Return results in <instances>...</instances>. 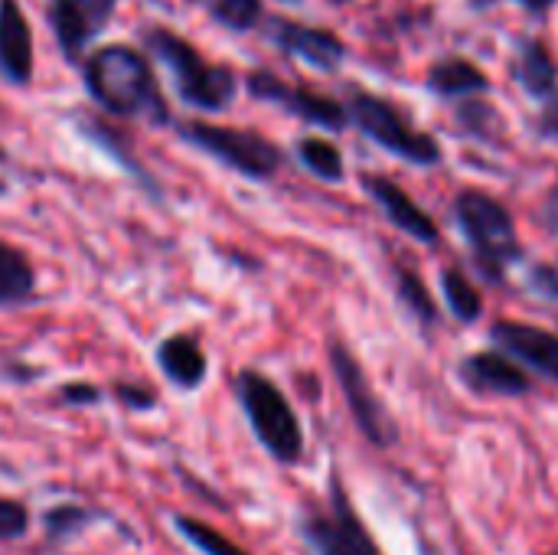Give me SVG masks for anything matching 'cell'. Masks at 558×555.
<instances>
[{"label": "cell", "mask_w": 558, "mask_h": 555, "mask_svg": "<svg viewBox=\"0 0 558 555\" xmlns=\"http://www.w3.org/2000/svg\"><path fill=\"white\" fill-rule=\"evenodd\" d=\"M85 88L88 95L111 114L121 118H150L167 121V108L160 98V85L154 79V69L147 56L124 43H111L95 49L85 65Z\"/></svg>", "instance_id": "6da1fadb"}, {"label": "cell", "mask_w": 558, "mask_h": 555, "mask_svg": "<svg viewBox=\"0 0 558 555\" xmlns=\"http://www.w3.org/2000/svg\"><path fill=\"white\" fill-rule=\"evenodd\" d=\"M147 49L170 69L177 92L186 105L203 111H222L235 98V72L222 62H203L196 46L177 36L173 29H147Z\"/></svg>", "instance_id": "7a4b0ae2"}, {"label": "cell", "mask_w": 558, "mask_h": 555, "mask_svg": "<svg viewBox=\"0 0 558 555\" xmlns=\"http://www.w3.org/2000/svg\"><path fill=\"white\" fill-rule=\"evenodd\" d=\"M235 399L262 448L281 464H298L304 455V429L284 393L268 376L242 370L235 376Z\"/></svg>", "instance_id": "3957f363"}, {"label": "cell", "mask_w": 558, "mask_h": 555, "mask_svg": "<svg viewBox=\"0 0 558 555\" xmlns=\"http://www.w3.org/2000/svg\"><path fill=\"white\" fill-rule=\"evenodd\" d=\"M180 137L193 144L196 150L216 157L219 164L232 167L242 177L252 180H268L281 167V150L275 141H268L258 131H242V128H219L206 121H186L180 124Z\"/></svg>", "instance_id": "277c9868"}, {"label": "cell", "mask_w": 558, "mask_h": 555, "mask_svg": "<svg viewBox=\"0 0 558 555\" xmlns=\"http://www.w3.org/2000/svg\"><path fill=\"white\" fill-rule=\"evenodd\" d=\"M458 219L481 258V268H487L490 275H497L500 265H507L520 255L513 219L497 200L468 190L458 196Z\"/></svg>", "instance_id": "5b68a950"}, {"label": "cell", "mask_w": 558, "mask_h": 555, "mask_svg": "<svg viewBox=\"0 0 558 555\" xmlns=\"http://www.w3.org/2000/svg\"><path fill=\"white\" fill-rule=\"evenodd\" d=\"M350 114L386 150H392L412 164H438V157H441L438 141L415 131L389 101H383L369 92H353L350 95Z\"/></svg>", "instance_id": "8992f818"}, {"label": "cell", "mask_w": 558, "mask_h": 555, "mask_svg": "<svg viewBox=\"0 0 558 555\" xmlns=\"http://www.w3.org/2000/svg\"><path fill=\"white\" fill-rule=\"evenodd\" d=\"M301 536L317 555H383L376 550L373 536L366 533V527L360 523L340 481H333L330 510L307 514L301 520Z\"/></svg>", "instance_id": "52a82bcc"}, {"label": "cell", "mask_w": 558, "mask_h": 555, "mask_svg": "<svg viewBox=\"0 0 558 555\" xmlns=\"http://www.w3.org/2000/svg\"><path fill=\"white\" fill-rule=\"evenodd\" d=\"M121 0H49V23L69 62H78L98 33L111 23Z\"/></svg>", "instance_id": "ba28073f"}, {"label": "cell", "mask_w": 558, "mask_h": 555, "mask_svg": "<svg viewBox=\"0 0 558 555\" xmlns=\"http://www.w3.org/2000/svg\"><path fill=\"white\" fill-rule=\"evenodd\" d=\"M330 363H333V373H337V379H340V389H343V396H347V406H350V412H353L360 432H363L373 445H389V442L396 438V429H392L386 409L379 406V399L373 396V389H369V383H366L360 363H356L340 343L330 347Z\"/></svg>", "instance_id": "9c48e42d"}, {"label": "cell", "mask_w": 558, "mask_h": 555, "mask_svg": "<svg viewBox=\"0 0 558 555\" xmlns=\"http://www.w3.org/2000/svg\"><path fill=\"white\" fill-rule=\"evenodd\" d=\"M248 92L262 101H278L284 111L311 121V124H320V128H343L347 124V108L337 105L333 98H324L317 92H307V88H291L288 82L275 79L271 72H252L248 75Z\"/></svg>", "instance_id": "30bf717a"}, {"label": "cell", "mask_w": 558, "mask_h": 555, "mask_svg": "<svg viewBox=\"0 0 558 555\" xmlns=\"http://www.w3.org/2000/svg\"><path fill=\"white\" fill-rule=\"evenodd\" d=\"M0 75L10 85L33 79V29L16 0H0Z\"/></svg>", "instance_id": "8fae6325"}, {"label": "cell", "mask_w": 558, "mask_h": 555, "mask_svg": "<svg viewBox=\"0 0 558 555\" xmlns=\"http://www.w3.org/2000/svg\"><path fill=\"white\" fill-rule=\"evenodd\" d=\"M275 39L284 52L311 62L314 69L333 72L343 62V43L340 36H333L330 29H314V26H301V23H284L275 20Z\"/></svg>", "instance_id": "7c38bea8"}, {"label": "cell", "mask_w": 558, "mask_h": 555, "mask_svg": "<svg viewBox=\"0 0 558 555\" xmlns=\"http://www.w3.org/2000/svg\"><path fill=\"white\" fill-rule=\"evenodd\" d=\"M494 340L510 350L513 357H520L523 363L536 366L539 373L558 379V337L539 330V327H530V324H497L494 327Z\"/></svg>", "instance_id": "4fadbf2b"}, {"label": "cell", "mask_w": 558, "mask_h": 555, "mask_svg": "<svg viewBox=\"0 0 558 555\" xmlns=\"http://www.w3.org/2000/svg\"><path fill=\"white\" fill-rule=\"evenodd\" d=\"M363 186H366V193L386 209V216L402 229V232H409L412 239H418V242H438V226L412 203V196H405L392 180H386V177H363Z\"/></svg>", "instance_id": "5bb4252c"}, {"label": "cell", "mask_w": 558, "mask_h": 555, "mask_svg": "<svg viewBox=\"0 0 558 555\" xmlns=\"http://www.w3.org/2000/svg\"><path fill=\"white\" fill-rule=\"evenodd\" d=\"M157 366L177 389H186V393L199 389L209 373L203 347L186 334H173L157 347Z\"/></svg>", "instance_id": "9a60e30c"}, {"label": "cell", "mask_w": 558, "mask_h": 555, "mask_svg": "<svg viewBox=\"0 0 558 555\" xmlns=\"http://www.w3.org/2000/svg\"><path fill=\"white\" fill-rule=\"evenodd\" d=\"M461 376L477 393H497V396H523L530 389V379L523 370H517L500 353H477L461 366Z\"/></svg>", "instance_id": "2e32d148"}, {"label": "cell", "mask_w": 558, "mask_h": 555, "mask_svg": "<svg viewBox=\"0 0 558 555\" xmlns=\"http://www.w3.org/2000/svg\"><path fill=\"white\" fill-rule=\"evenodd\" d=\"M33 285H36V275H33L29 258L20 249L0 242V307L23 304L33 294Z\"/></svg>", "instance_id": "e0dca14e"}, {"label": "cell", "mask_w": 558, "mask_h": 555, "mask_svg": "<svg viewBox=\"0 0 558 555\" xmlns=\"http://www.w3.org/2000/svg\"><path fill=\"white\" fill-rule=\"evenodd\" d=\"M428 85L441 95H468V92H484L487 75L468 59H445L432 69Z\"/></svg>", "instance_id": "ac0fdd59"}, {"label": "cell", "mask_w": 558, "mask_h": 555, "mask_svg": "<svg viewBox=\"0 0 558 555\" xmlns=\"http://www.w3.org/2000/svg\"><path fill=\"white\" fill-rule=\"evenodd\" d=\"M173 530L203 555H248L242 546H235L232 540H226L216 527L203 523V520H193V517H173Z\"/></svg>", "instance_id": "d6986e66"}, {"label": "cell", "mask_w": 558, "mask_h": 555, "mask_svg": "<svg viewBox=\"0 0 558 555\" xmlns=\"http://www.w3.org/2000/svg\"><path fill=\"white\" fill-rule=\"evenodd\" d=\"M298 157L320 180H330V183L343 180V157H340V150L330 141H324V137H304L298 144Z\"/></svg>", "instance_id": "ffe728a7"}, {"label": "cell", "mask_w": 558, "mask_h": 555, "mask_svg": "<svg viewBox=\"0 0 558 555\" xmlns=\"http://www.w3.org/2000/svg\"><path fill=\"white\" fill-rule=\"evenodd\" d=\"M95 520H98L95 510H85V507H75V504L52 507V510H46V517H43L49 543H62V540L75 536V533H82L85 527H92Z\"/></svg>", "instance_id": "44dd1931"}, {"label": "cell", "mask_w": 558, "mask_h": 555, "mask_svg": "<svg viewBox=\"0 0 558 555\" xmlns=\"http://www.w3.org/2000/svg\"><path fill=\"white\" fill-rule=\"evenodd\" d=\"M520 79L526 85V92L533 95H546L556 82V65L546 52L543 43H530L526 52H523V62H520Z\"/></svg>", "instance_id": "7402d4cb"}, {"label": "cell", "mask_w": 558, "mask_h": 555, "mask_svg": "<svg viewBox=\"0 0 558 555\" xmlns=\"http://www.w3.org/2000/svg\"><path fill=\"white\" fill-rule=\"evenodd\" d=\"M209 13L232 33H245L262 20V0H209Z\"/></svg>", "instance_id": "603a6c76"}, {"label": "cell", "mask_w": 558, "mask_h": 555, "mask_svg": "<svg viewBox=\"0 0 558 555\" xmlns=\"http://www.w3.org/2000/svg\"><path fill=\"white\" fill-rule=\"evenodd\" d=\"M445 294H448L451 311L461 321H477V314H481V294L471 288V281L461 272H454V268L445 272Z\"/></svg>", "instance_id": "cb8c5ba5"}, {"label": "cell", "mask_w": 558, "mask_h": 555, "mask_svg": "<svg viewBox=\"0 0 558 555\" xmlns=\"http://www.w3.org/2000/svg\"><path fill=\"white\" fill-rule=\"evenodd\" d=\"M399 294H402V301L422 317V321H435V301H432V294L425 291V285L418 281V275H412V272H402L399 268Z\"/></svg>", "instance_id": "d4e9b609"}, {"label": "cell", "mask_w": 558, "mask_h": 555, "mask_svg": "<svg viewBox=\"0 0 558 555\" xmlns=\"http://www.w3.org/2000/svg\"><path fill=\"white\" fill-rule=\"evenodd\" d=\"M29 530V510L10 497H0V543H13Z\"/></svg>", "instance_id": "484cf974"}, {"label": "cell", "mask_w": 558, "mask_h": 555, "mask_svg": "<svg viewBox=\"0 0 558 555\" xmlns=\"http://www.w3.org/2000/svg\"><path fill=\"white\" fill-rule=\"evenodd\" d=\"M114 399H118L124 409H131V412H147V409H154V402H157V396H154L150 389H144V386H128V383H118V386H114Z\"/></svg>", "instance_id": "4316f807"}, {"label": "cell", "mask_w": 558, "mask_h": 555, "mask_svg": "<svg viewBox=\"0 0 558 555\" xmlns=\"http://www.w3.org/2000/svg\"><path fill=\"white\" fill-rule=\"evenodd\" d=\"M59 399L69 402V406H92V402L101 399V393L95 386H85V383H69V386L59 389Z\"/></svg>", "instance_id": "83f0119b"}, {"label": "cell", "mask_w": 558, "mask_h": 555, "mask_svg": "<svg viewBox=\"0 0 558 555\" xmlns=\"http://www.w3.org/2000/svg\"><path fill=\"white\" fill-rule=\"evenodd\" d=\"M546 222H549L553 232H558V186L549 193V200H546Z\"/></svg>", "instance_id": "f1b7e54d"}, {"label": "cell", "mask_w": 558, "mask_h": 555, "mask_svg": "<svg viewBox=\"0 0 558 555\" xmlns=\"http://www.w3.org/2000/svg\"><path fill=\"white\" fill-rule=\"evenodd\" d=\"M546 131L558 137V98L549 105V108H546Z\"/></svg>", "instance_id": "f546056e"}, {"label": "cell", "mask_w": 558, "mask_h": 555, "mask_svg": "<svg viewBox=\"0 0 558 555\" xmlns=\"http://www.w3.org/2000/svg\"><path fill=\"white\" fill-rule=\"evenodd\" d=\"M520 3H523L526 10H536V13H543V10H549L556 0H520Z\"/></svg>", "instance_id": "4dcf8cb0"}, {"label": "cell", "mask_w": 558, "mask_h": 555, "mask_svg": "<svg viewBox=\"0 0 558 555\" xmlns=\"http://www.w3.org/2000/svg\"><path fill=\"white\" fill-rule=\"evenodd\" d=\"M0 193H3V180H0Z\"/></svg>", "instance_id": "1f68e13d"}, {"label": "cell", "mask_w": 558, "mask_h": 555, "mask_svg": "<svg viewBox=\"0 0 558 555\" xmlns=\"http://www.w3.org/2000/svg\"><path fill=\"white\" fill-rule=\"evenodd\" d=\"M284 3H298V0H284Z\"/></svg>", "instance_id": "d6a6232c"}]
</instances>
